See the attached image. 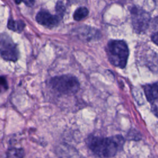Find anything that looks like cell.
Segmentation results:
<instances>
[{
	"label": "cell",
	"mask_w": 158,
	"mask_h": 158,
	"mask_svg": "<svg viewBox=\"0 0 158 158\" xmlns=\"http://www.w3.org/2000/svg\"><path fill=\"white\" fill-rule=\"evenodd\" d=\"M106 52L112 65L120 69L125 67L129 55L128 47L125 41L120 40H110L106 45Z\"/></svg>",
	"instance_id": "cell-2"
},
{
	"label": "cell",
	"mask_w": 158,
	"mask_h": 158,
	"mask_svg": "<svg viewBox=\"0 0 158 158\" xmlns=\"http://www.w3.org/2000/svg\"><path fill=\"white\" fill-rule=\"evenodd\" d=\"M22 1H23V2L29 7L32 6L34 3H35V0H22Z\"/></svg>",
	"instance_id": "cell-16"
},
{
	"label": "cell",
	"mask_w": 158,
	"mask_h": 158,
	"mask_svg": "<svg viewBox=\"0 0 158 158\" xmlns=\"http://www.w3.org/2000/svg\"><path fill=\"white\" fill-rule=\"evenodd\" d=\"M78 37L84 41H91L98 40L101 37V33L98 30L89 26L78 27L75 30Z\"/></svg>",
	"instance_id": "cell-6"
},
{
	"label": "cell",
	"mask_w": 158,
	"mask_h": 158,
	"mask_svg": "<svg viewBox=\"0 0 158 158\" xmlns=\"http://www.w3.org/2000/svg\"><path fill=\"white\" fill-rule=\"evenodd\" d=\"M60 18L56 15H52L46 10H40L36 15V22L44 27L52 28L56 27L60 21Z\"/></svg>",
	"instance_id": "cell-7"
},
{
	"label": "cell",
	"mask_w": 158,
	"mask_h": 158,
	"mask_svg": "<svg viewBox=\"0 0 158 158\" xmlns=\"http://www.w3.org/2000/svg\"><path fill=\"white\" fill-rule=\"evenodd\" d=\"M86 143L91 151L98 156L110 158L122 150L125 140L121 135L107 138L92 136L88 138Z\"/></svg>",
	"instance_id": "cell-1"
},
{
	"label": "cell",
	"mask_w": 158,
	"mask_h": 158,
	"mask_svg": "<svg viewBox=\"0 0 158 158\" xmlns=\"http://www.w3.org/2000/svg\"><path fill=\"white\" fill-rule=\"evenodd\" d=\"M154 1H155V2H156V0H154Z\"/></svg>",
	"instance_id": "cell-18"
},
{
	"label": "cell",
	"mask_w": 158,
	"mask_h": 158,
	"mask_svg": "<svg viewBox=\"0 0 158 158\" xmlns=\"http://www.w3.org/2000/svg\"><path fill=\"white\" fill-rule=\"evenodd\" d=\"M0 54L7 61L16 62L19 58V53L16 44L6 33L0 35Z\"/></svg>",
	"instance_id": "cell-4"
},
{
	"label": "cell",
	"mask_w": 158,
	"mask_h": 158,
	"mask_svg": "<svg viewBox=\"0 0 158 158\" xmlns=\"http://www.w3.org/2000/svg\"><path fill=\"white\" fill-rule=\"evenodd\" d=\"M14 1H15V2L16 4H20V3L22 1V0H14Z\"/></svg>",
	"instance_id": "cell-17"
},
{
	"label": "cell",
	"mask_w": 158,
	"mask_h": 158,
	"mask_svg": "<svg viewBox=\"0 0 158 158\" xmlns=\"http://www.w3.org/2000/svg\"><path fill=\"white\" fill-rule=\"evenodd\" d=\"M24 151L22 148H9L0 158H23Z\"/></svg>",
	"instance_id": "cell-10"
},
{
	"label": "cell",
	"mask_w": 158,
	"mask_h": 158,
	"mask_svg": "<svg viewBox=\"0 0 158 158\" xmlns=\"http://www.w3.org/2000/svg\"><path fill=\"white\" fill-rule=\"evenodd\" d=\"M157 38H158V36H157V32H154L152 33V36H151V40L152 41L156 44L157 43Z\"/></svg>",
	"instance_id": "cell-15"
},
{
	"label": "cell",
	"mask_w": 158,
	"mask_h": 158,
	"mask_svg": "<svg viewBox=\"0 0 158 158\" xmlns=\"http://www.w3.org/2000/svg\"><path fill=\"white\" fill-rule=\"evenodd\" d=\"M56 154L59 158H85L75 148L66 144L58 145Z\"/></svg>",
	"instance_id": "cell-8"
},
{
	"label": "cell",
	"mask_w": 158,
	"mask_h": 158,
	"mask_svg": "<svg viewBox=\"0 0 158 158\" xmlns=\"http://www.w3.org/2000/svg\"><path fill=\"white\" fill-rule=\"evenodd\" d=\"M56 12H57L56 15H57L60 19L62 18V17L64 14L65 9L64 5L63 4V3L62 2L58 1L57 2L56 6Z\"/></svg>",
	"instance_id": "cell-13"
},
{
	"label": "cell",
	"mask_w": 158,
	"mask_h": 158,
	"mask_svg": "<svg viewBox=\"0 0 158 158\" xmlns=\"http://www.w3.org/2000/svg\"><path fill=\"white\" fill-rule=\"evenodd\" d=\"M88 14L89 11L86 7H80L75 10L73 14V18L76 21H80L85 19L88 15Z\"/></svg>",
	"instance_id": "cell-12"
},
{
	"label": "cell",
	"mask_w": 158,
	"mask_h": 158,
	"mask_svg": "<svg viewBox=\"0 0 158 158\" xmlns=\"http://www.w3.org/2000/svg\"><path fill=\"white\" fill-rule=\"evenodd\" d=\"M51 87L63 94H73L80 88V83L73 75L67 74L52 78L49 81Z\"/></svg>",
	"instance_id": "cell-3"
},
{
	"label": "cell",
	"mask_w": 158,
	"mask_h": 158,
	"mask_svg": "<svg viewBox=\"0 0 158 158\" xmlns=\"http://www.w3.org/2000/svg\"><path fill=\"white\" fill-rule=\"evenodd\" d=\"M143 89L148 101L154 104V102L157 101L158 97L157 83L156 82L154 83L146 85L143 86Z\"/></svg>",
	"instance_id": "cell-9"
},
{
	"label": "cell",
	"mask_w": 158,
	"mask_h": 158,
	"mask_svg": "<svg viewBox=\"0 0 158 158\" xmlns=\"http://www.w3.org/2000/svg\"><path fill=\"white\" fill-rule=\"evenodd\" d=\"M130 13L134 31L138 33H144L149 25L151 20L149 14L137 7H132Z\"/></svg>",
	"instance_id": "cell-5"
},
{
	"label": "cell",
	"mask_w": 158,
	"mask_h": 158,
	"mask_svg": "<svg viewBox=\"0 0 158 158\" xmlns=\"http://www.w3.org/2000/svg\"><path fill=\"white\" fill-rule=\"evenodd\" d=\"M8 89V83L4 77H0V94L5 92Z\"/></svg>",
	"instance_id": "cell-14"
},
{
	"label": "cell",
	"mask_w": 158,
	"mask_h": 158,
	"mask_svg": "<svg viewBox=\"0 0 158 158\" xmlns=\"http://www.w3.org/2000/svg\"><path fill=\"white\" fill-rule=\"evenodd\" d=\"M25 26V23L21 20H15L12 19H10L7 22V28L9 30L19 33L21 32L24 29Z\"/></svg>",
	"instance_id": "cell-11"
}]
</instances>
